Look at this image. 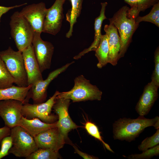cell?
<instances>
[{"label": "cell", "mask_w": 159, "mask_h": 159, "mask_svg": "<svg viewBox=\"0 0 159 159\" xmlns=\"http://www.w3.org/2000/svg\"><path fill=\"white\" fill-rule=\"evenodd\" d=\"M27 77V86L43 80L32 44L22 52Z\"/></svg>", "instance_id": "16"}, {"label": "cell", "mask_w": 159, "mask_h": 159, "mask_svg": "<svg viewBox=\"0 0 159 159\" xmlns=\"http://www.w3.org/2000/svg\"><path fill=\"white\" fill-rule=\"evenodd\" d=\"M73 147L74 148L75 152L84 159H96L98 158L94 156L93 155H91L86 153L82 152V151H80L74 146H73Z\"/></svg>", "instance_id": "34"}, {"label": "cell", "mask_w": 159, "mask_h": 159, "mask_svg": "<svg viewBox=\"0 0 159 159\" xmlns=\"http://www.w3.org/2000/svg\"><path fill=\"white\" fill-rule=\"evenodd\" d=\"M10 136L12 145L9 153L16 157L26 158L38 149L34 137L19 126L11 129Z\"/></svg>", "instance_id": "6"}, {"label": "cell", "mask_w": 159, "mask_h": 159, "mask_svg": "<svg viewBox=\"0 0 159 159\" xmlns=\"http://www.w3.org/2000/svg\"><path fill=\"white\" fill-rule=\"evenodd\" d=\"M156 132L152 136L147 137L139 145L138 150L143 151L153 148L159 144V128L156 129Z\"/></svg>", "instance_id": "27"}, {"label": "cell", "mask_w": 159, "mask_h": 159, "mask_svg": "<svg viewBox=\"0 0 159 159\" xmlns=\"http://www.w3.org/2000/svg\"><path fill=\"white\" fill-rule=\"evenodd\" d=\"M102 92L98 87L92 84L89 80L81 75L74 80V85L69 91L59 92L57 98L71 100L73 102L101 99Z\"/></svg>", "instance_id": "3"}, {"label": "cell", "mask_w": 159, "mask_h": 159, "mask_svg": "<svg viewBox=\"0 0 159 159\" xmlns=\"http://www.w3.org/2000/svg\"><path fill=\"white\" fill-rule=\"evenodd\" d=\"M70 101L69 99L56 98L53 107L58 116L57 127L66 139L69 131L79 127L72 121L69 115L68 109Z\"/></svg>", "instance_id": "12"}, {"label": "cell", "mask_w": 159, "mask_h": 159, "mask_svg": "<svg viewBox=\"0 0 159 159\" xmlns=\"http://www.w3.org/2000/svg\"><path fill=\"white\" fill-rule=\"evenodd\" d=\"M130 6L128 13L136 18L140 11H144L147 9L158 2L159 0H124Z\"/></svg>", "instance_id": "23"}, {"label": "cell", "mask_w": 159, "mask_h": 159, "mask_svg": "<svg viewBox=\"0 0 159 159\" xmlns=\"http://www.w3.org/2000/svg\"><path fill=\"white\" fill-rule=\"evenodd\" d=\"M10 131L11 128L6 125L0 128V143L4 138L10 135Z\"/></svg>", "instance_id": "32"}, {"label": "cell", "mask_w": 159, "mask_h": 159, "mask_svg": "<svg viewBox=\"0 0 159 159\" xmlns=\"http://www.w3.org/2000/svg\"><path fill=\"white\" fill-rule=\"evenodd\" d=\"M101 8L100 14L95 19V20L94 40L89 47L85 49L78 55L75 56L74 57V59H78L90 52L95 51L100 44L102 35L101 30L102 23L105 19H107L105 15V13L107 3V2L101 3Z\"/></svg>", "instance_id": "18"}, {"label": "cell", "mask_w": 159, "mask_h": 159, "mask_svg": "<svg viewBox=\"0 0 159 159\" xmlns=\"http://www.w3.org/2000/svg\"><path fill=\"white\" fill-rule=\"evenodd\" d=\"M150 12L143 16H138L135 19L136 23L139 24L142 21H147L152 23L159 27V2L155 4Z\"/></svg>", "instance_id": "26"}, {"label": "cell", "mask_w": 159, "mask_h": 159, "mask_svg": "<svg viewBox=\"0 0 159 159\" xmlns=\"http://www.w3.org/2000/svg\"><path fill=\"white\" fill-rule=\"evenodd\" d=\"M153 126L159 128V117L152 119L139 116L136 119L124 117L115 121L112 125L113 138L115 140L131 142L138 137L145 129Z\"/></svg>", "instance_id": "1"}, {"label": "cell", "mask_w": 159, "mask_h": 159, "mask_svg": "<svg viewBox=\"0 0 159 159\" xmlns=\"http://www.w3.org/2000/svg\"><path fill=\"white\" fill-rule=\"evenodd\" d=\"M66 0H56L47 11L44 21L42 32L56 35L60 31L64 17L63 5Z\"/></svg>", "instance_id": "10"}, {"label": "cell", "mask_w": 159, "mask_h": 159, "mask_svg": "<svg viewBox=\"0 0 159 159\" xmlns=\"http://www.w3.org/2000/svg\"><path fill=\"white\" fill-rule=\"evenodd\" d=\"M0 57L19 87L27 86V77L22 52L14 50L10 47L0 51Z\"/></svg>", "instance_id": "5"}, {"label": "cell", "mask_w": 159, "mask_h": 159, "mask_svg": "<svg viewBox=\"0 0 159 159\" xmlns=\"http://www.w3.org/2000/svg\"><path fill=\"white\" fill-rule=\"evenodd\" d=\"M140 154H132L128 156H124L129 159H149L159 155V145L142 151Z\"/></svg>", "instance_id": "28"}, {"label": "cell", "mask_w": 159, "mask_h": 159, "mask_svg": "<svg viewBox=\"0 0 159 159\" xmlns=\"http://www.w3.org/2000/svg\"><path fill=\"white\" fill-rule=\"evenodd\" d=\"M27 3H25L19 5H15L14 6L9 7L0 6V22L1 17L3 14L6 13L11 9H13L15 8L20 7L24 5H25Z\"/></svg>", "instance_id": "33"}, {"label": "cell", "mask_w": 159, "mask_h": 159, "mask_svg": "<svg viewBox=\"0 0 159 159\" xmlns=\"http://www.w3.org/2000/svg\"><path fill=\"white\" fill-rule=\"evenodd\" d=\"M158 87L152 81L145 86L135 107L139 115L144 116L149 113L158 98Z\"/></svg>", "instance_id": "15"}, {"label": "cell", "mask_w": 159, "mask_h": 159, "mask_svg": "<svg viewBox=\"0 0 159 159\" xmlns=\"http://www.w3.org/2000/svg\"><path fill=\"white\" fill-rule=\"evenodd\" d=\"M19 126L22 127L34 138L45 130L57 127V121L48 123L42 122L37 118L28 119L23 116L20 120Z\"/></svg>", "instance_id": "19"}, {"label": "cell", "mask_w": 159, "mask_h": 159, "mask_svg": "<svg viewBox=\"0 0 159 159\" xmlns=\"http://www.w3.org/2000/svg\"><path fill=\"white\" fill-rule=\"evenodd\" d=\"M59 92L58 91H56L53 95L45 102L32 104L27 102L23 104L21 108L23 116L28 119L37 118L47 123L54 122L57 117L51 114V112L56 97Z\"/></svg>", "instance_id": "7"}, {"label": "cell", "mask_w": 159, "mask_h": 159, "mask_svg": "<svg viewBox=\"0 0 159 159\" xmlns=\"http://www.w3.org/2000/svg\"><path fill=\"white\" fill-rule=\"evenodd\" d=\"M11 34L18 50L22 52L32 44L34 31L31 26L20 12H14L9 23Z\"/></svg>", "instance_id": "4"}, {"label": "cell", "mask_w": 159, "mask_h": 159, "mask_svg": "<svg viewBox=\"0 0 159 159\" xmlns=\"http://www.w3.org/2000/svg\"><path fill=\"white\" fill-rule=\"evenodd\" d=\"M41 33L34 32L32 42L35 54L41 72L49 69L54 47L50 42L43 41Z\"/></svg>", "instance_id": "9"}, {"label": "cell", "mask_w": 159, "mask_h": 159, "mask_svg": "<svg viewBox=\"0 0 159 159\" xmlns=\"http://www.w3.org/2000/svg\"><path fill=\"white\" fill-rule=\"evenodd\" d=\"M16 80L8 70L3 61L0 57V89L10 87L16 83Z\"/></svg>", "instance_id": "24"}, {"label": "cell", "mask_w": 159, "mask_h": 159, "mask_svg": "<svg viewBox=\"0 0 159 159\" xmlns=\"http://www.w3.org/2000/svg\"><path fill=\"white\" fill-rule=\"evenodd\" d=\"M109 51L107 36L106 34L102 35L100 44L95 51V56L98 60L97 64L98 68H101L108 63Z\"/></svg>", "instance_id": "22"}, {"label": "cell", "mask_w": 159, "mask_h": 159, "mask_svg": "<svg viewBox=\"0 0 159 159\" xmlns=\"http://www.w3.org/2000/svg\"><path fill=\"white\" fill-rule=\"evenodd\" d=\"M129 9L127 5L123 6L109 19L110 23L113 24L119 33L121 48L119 60L124 56L132 42L133 35L139 25L135 21L136 19L128 14Z\"/></svg>", "instance_id": "2"}, {"label": "cell", "mask_w": 159, "mask_h": 159, "mask_svg": "<svg viewBox=\"0 0 159 159\" xmlns=\"http://www.w3.org/2000/svg\"><path fill=\"white\" fill-rule=\"evenodd\" d=\"M47 9L45 3L41 2L26 6L19 12L28 21L34 32L41 33Z\"/></svg>", "instance_id": "14"}, {"label": "cell", "mask_w": 159, "mask_h": 159, "mask_svg": "<svg viewBox=\"0 0 159 159\" xmlns=\"http://www.w3.org/2000/svg\"><path fill=\"white\" fill-rule=\"evenodd\" d=\"M60 158L58 151L50 148H39L26 158V159H57Z\"/></svg>", "instance_id": "25"}, {"label": "cell", "mask_w": 159, "mask_h": 159, "mask_svg": "<svg viewBox=\"0 0 159 159\" xmlns=\"http://www.w3.org/2000/svg\"><path fill=\"white\" fill-rule=\"evenodd\" d=\"M34 138L38 148H50L57 151L63 147L66 139L57 127L45 130Z\"/></svg>", "instance_id": "13"}, {"label": "cell", "mask_w": 159, "mask_h": 159, "mask_svg": "<svg viewBox=\"0 0 159 159\" xmlns=\"http://www.w3.org/2000/svg\"><path fill=\"white\" fill-rule=\"evenodd\" d=\"M0 159L9 155V151L12 145V139L10 136L4 138L1 142Z\"/></svg>", "instance_id": "31"}, {"label": "cell", "mask_w": 159, "mask_h": 159, "mask_svg": "<svg viewBox=\"0 0 159 159\" xmlns=\"http://www.w3.org/2000/svg\"><path fill=\"white\" fill-rule=\"evenodd\" d=\"M74 62L68 63L53 70L49 74L46 79L39 80L32 84L28 92L25 103L28 102L30 98L33 100L34 104L43 102L46 99L47 89L51 82Z\"/></svg>", "instance_id": "8"}, {"label": "cell", "mask_w": 159, "mask_h": 159, "mask_svg": "<svg viewBox=\"0 0 159 159\" xmlns=\"http://www.w3.org/2000/svg\"><path fill=\"white\" fill-rule=\"evenodd\" d=\"M71 4V8L66 15V20L70 24V28L66 33V37H70L72 34L73 27L77 22V19L80 16L82 8L83 0H69Z\"/></svg>", "instance_id": "21"}, {"label": "cell", "mask_w": 159, "mask_h": 159, "mask_svg": "<svg viewBox=\"0 0 159 159\" xmlns=\"http://www.w3.org/2000/svg\"><path fill=\"white\" fill-rule=\"evenodd\" d=\"M85 128L89 134L101 142L108 150L114 153L110 146L102 140L99 129L92 122H88L85 125Z\"/></svg>", "instance_id": "29"}, {"label": "cell", "mask_w": 159, "mask_h": 159, "mask_svg": "<svg viewBox=\"0 0 159 159\" xmlns=\"http://www.w3.org/2000/svg\"><path fill=\"white\" fill-rule=\"evenodd\" d=\"M30 85L26 87L11 86L5 89H0V101L12 99L25 103L28 92L32 86Z\"/></svg>", "instance_id": "20"}, {"label": "cell", "mask_w": 159, "mask_h": 159, "mask_svg": "<svg viewBox=\"0 0 159 159\" xmlns=\"http://www.w3.org/2000/svg\"><path fill=\"white\" fill-rule=\"evenodd\" d=\"M155 67L152 74L151 81L156 85L159 87V48L158 46L154 53Z\"/></svg>", "instance_id": "30"}, {"label": "cell", "mask_w": 159, "mask_h": 159, "mask_svg": "<svg viewBox=\"0 0 159 159\" xmlns=\"http://www.w3.org/2000/svg\"><path fill=\"white\" fill-rule=\"evenodd\" d=\"M104 30L107 35L108 41L109 53L108 63L113 66L117 65L121 48V41L118 31L112 24H106Z\"/></svg>", "instance_id": "17"}, {"label": "cell", "mask_w": 159, "mask_h": 159, "mask_svg": "<svg viewBox=\"0 0 159 159\" xmlns=\"http://www.w3.org/2000/svg\"><path fill=\"white\" fill-rule=\"evenodd\" d=\"M23 105L21 102L14 100L0 101V116L6 126L11 129L19 126L23 116L21 112Z\"/></svg>", "instance_id": "11"}]
</instances>
